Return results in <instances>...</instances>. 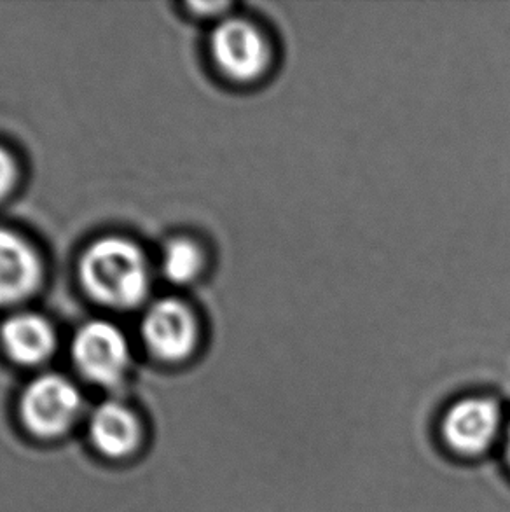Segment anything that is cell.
I'll return each instance as SVG.
<instances>
[{
  "label": "cell",
  "instance_id": "6da1fadb",
  "mask_svg": "<svg viewBox=\"0 0 510 512\" xmlns=\"http://www.w3.org/2000/svg\"><path fill=\"white\" fill-rule=\"evenodd\" d=\"M79 277L91 298L118 310L140 305L151 284L142 250L119 236L91 243L81 257Z\"/></svg>",
  "mask_w": 510,
  "mask_h": 512
},
{
  "label": "cell",
  "instance_id": "7a4b0ae2",
  "mask_svg": "<svg viewBox=\"0 0 510 512\" xmlns=\"http://www.w3.org/2000/svg\"><path fill=\"white\" fill-rule=\"evenodd\" d=\"M502 427V408L491 397H462L439 418V436L456 457L477 460L488 455Z\"/></svg>",
  "mask_w": 510,
  "mask_h": 512
},
{
  "label": "cell",
  "instance_id": "3957f363",
  "mask_svg": "<svg viewBox=\"0 0 510 512\" xmlns=\"http://www.w3.org/2000/svg\"><path fill=\"white\" fill-rule=\"evenodd\" d=\"M20 409L23 422L34 434L60 436L79 415L81 395L67 378L44 374L23 392Z\"/></svg>",
  "mask_w": 510,
  "mask_h": 512
},
{
  "label": "cell",
  "instance_id": "277c9868",
  "mask_svg": "<svg viewBox=\"0 0 510 512\" xmlns=\"http://www.w3.org/2000/svg\"><path fill=\"white\" fill-rule=\"evenodd\" d=\"M210 49L217 67L226 76L245 83L254 81L269 63V44L254 23L229 18L215 28Z\"/></svg>",
  "mask_w": 510,
  "mask_h": 512
},
{
  "label": "cell",
  "instance_id": "5b68a950",
  "mask_svg": "<svg viewBox=\"0 0 510 512\" xmlns=\"http://www.w3.org/2000/svg\"><path fill=\"white\" fill-rule=\"evenodd\" d=\"M72 357L88 380L116 385L126 373L130 350L125 334L109 322L93 320L77 331Z\"/></svg>",
  "mask_w": 510,
  "mask_h": 512
},
{
  "label": "cell",
  "instance_id": "8992f818",
  "mask_svg": "<svg viewBox=\"0 0 510 512\" xmlns=\"http://www.w3.org/2000/svg\"><path fill=\"white\" fill-rule=\"evenodd\" d=\"M142 336L156 357L177 362L193 352L198 326L186 305L175 299H161L145 313Z\"/></svg>",
  "mask_w": 510,
  "mask_h": 512
},
{
  "label": "cell",
  "instance_id": "52a82bcc",
  "mask_svg": "<svg viewBox=\"0 0 510 512\" xmlns=\"http://www.w3.org/2000/svg\"><path fill=\"white\" fill-rule=\"evenodd\" d=\"M41 261L21 236L0 229V306L27 299L41 282Z\"/></svg>",
  "mask_w": 510,
  "mask_h": 512
},
{
  "label": "cell",
  "instance_id": "ba28073f",
  "mask_svg": "<svg viewBox=\"0 0 510 512\" xmlns=\"http://www.w3.org/2000/svg\"><path fill=\"white\" fill-rule=\"evenodd\" d=\"M0 340L7 355L23 366H34L48 359L55 348V333L48 324L34 313H18L4 322Z\"/></svg>",
  "mask_w": 510,
  "mask_h": 512
},
{
  "label": "cell",
  "instance_id": "9c48e42d",
  "mask_svg": "<svg viewBox=\"0 0 510 512\" xmlns=\"http://www.w3.org/2000/svg\"><path fill=\"white\" fill-rule=\"evenodd\" d=\"M90 436L93 444L107 457H125L140 439L135 416L118 402L100 404L91 416Z\"/></svg>",
  "mask_w": 510,
  "mask_h": 512
},
{
  "label": "cell",
  "instance_id": "30bf717a",
  "mask_svg": "<svg viewBox=\"0 0 510 512\" xmlns=\"http://www.w3.org/2000/svg\"><path fill=\"white\" fill-rule=\"evenodd\" d=\"M203 254L200 247L187 238H175L163 252V271L173 284H189L200 275Z\"/></svg>",
  "mask_w": 510,
  "mask_h": 512
},
{
  "label": "cell",
  "instance_id": "8fae6325",
  "mask_svg": "<svg viewBox=\"0 0 510 512\" xmlns=\"http://www.w3.org/2000/svg\"><path fill=\"white\" fill-rule=\"evenodd\" d=\"M16 165L11 154L0 147V198H4L14 186Z\"/></svg>",
  "mask_w": 510,
  "mask_h": 512
},
{
  "label": "cell",
  "instance_id": "7c38bea8",
  "mask_svg": "<svg viewBox=\"0 0 510 512\" xmlns=\"http://www.w3.org/2000/svg\"><path fill=\"white\" fill-rule=\"evenodd\" d=\"M504 462L510 472V422L507 425V432H505Z\"/></svg>",
  "mask_w": 510,
  "mask_h": 512
}]
</instances>
